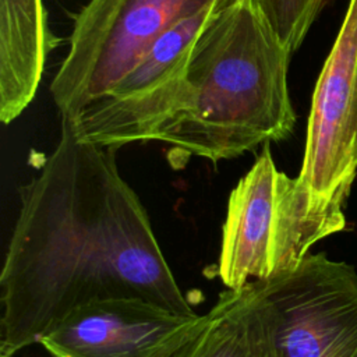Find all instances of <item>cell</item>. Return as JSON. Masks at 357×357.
Returning a JSON list of instances; mask_svg holds the SVG:
<instances>
[{
	"label": "cell",
	"mask_w": 357,
	"mask_h": 357,
	"mask_svg": "<svg viewBox=\"0 0 357 357\" xmlns=\"http://www.w3.org/2000/svg\"><path fill=\"white\" fill-rule=\"evenodd\" d=\"M54 38L42 0H0V120L14 121L33 100Z\"/></svg>",
	"instance_id": "cell-8"
},
{
	"label": "cell",
	"mask_w": 357,
	"mask_h": 357,
	"mask_svg": "<svg viewBox=\"0 0 357 357\" xmlns=\"http://www.w3.org/2000/svg\"><path fill=\"white\" fill-rule=\"evenodd\" d=\"M237 0H89L75 15L70 49L50 82L60 116L107 95L170 28Z\"/></svg>",
	"instance_id": "cell-4"
},
{
	"label": "cell",
	"mask_w": 357,
	"mask_h": 357,
	"mask_svg": "<svg viewBox=\"0 0 357 357\" xmlns=\"http://www.w3.org/2000/svg\"><path fill=\"white\" fill-rule=\"evenodd\" d=\"M344 229V209L315 206L265 144L230 191L216 273L226 289H243L293 268L315 243Z\"/></svg>",
	"instance_id": "cell-3"
},
{
	"label": "cell",
	"mask_w": 357,
	"mask_h": 357,
	"mask_svg": "<svg viewBox=\"0 0 357 357\" xmlns=\"http://www.w3.org/2000/svg\"><path fill=\"white\" fill-rule=\"evenodd\" d=\"M204 319L142 297L100 298L68 312L39 344L52 357H173Z\"/></svg>",
	"instance_id": "cell-7"
},
{
	"label": "cell",
	"mask_w": 357,
	"mask_h": 357,
	"mask_svg": "<svg viewBox=\"0 0 357 357\" xmlns=\"http://www.w3.org/2000/svg\"><path fill=\"white\" fill-rule=\"evenodd\" d=\"M173 357H272L271 336L255 282L223 290L201 328Z\"/></svg>",
	"instance_id": "cell-9"
},
{
	"label": "cell",
	"mask_w": 357,
	"mask_h": 357,
	"mask_svg": "<svg viewBox=\"0 0 357 357\" xmlns=\"http://www.w3.org/2000/svg\"><path fill=\"white\" fill-rule=\"evenodd\" d=\"M357 172V0H350L315 89L300 187L312 204L344 209Z\"/></svg>",
	"instance_id": "cell-6"
},
{
	"label": "cell",
	"mask_w": 357,
	"mask_h": 357,
	"mask_svg": "<svg viewBox=\"0 0 357 357\" xmlns=\"http://www.w3.org/2000/svg\"><path fill=\"white\" fill-rule=\"evenodd\" d=\"M226 6L229 4L201 11L166 31L138 60V63L113 86V89L102 98H137L166 85L184 70L191 47L201 29L219 10Z\"/></svg>",
	"instance_id": "cell-10"
},
{
	"label": "cell",
	"mask_w": 357,
	"mask_h": 357,
	"mask_svg": "<svg viewBox=\"0 0 357 357\" xmlns=\"http://www.w3.org/2000/svg\"><path fill=\"white\" fill-rule=\"evenodd\" d=\"M60 138L20 208L0 272V357L39 343L73 310L142 297L197 314L181 291L114 148L84 141L60 116Z\"/></svg>",
	"instance_id": "cell-1"
},
{
	"label": "cell",
	"mask_w": 357,
	"mask_h": 357,
	"mask_svg": "<svg viewBox=\"0 0 357 357\" xmlns=\"http://www.w3.org/2000/svg\"><path fill=\"white\" fill-rule=\"evenodd\" d=\"M266 25L293 54L304 42L326 0H254Z\"/></svg>",
	"instance_id": "cell-11"
},
{
	"label": "cell",
	"mask_w": 357,
	"mask_h": 357,
	"mask_svg": "<svg viewBox=\"0 0 357 357\" xmlns=\"http://www.w3.org/2000/svg\"><path fill=\"white\" fill-rule=\"evenodd\" d=\"M272 357H357V272L325 252L254 280Z\"/></svg>",
	"instance_id": "cell-5"
},
{
	"label": "cell",
	"mask_w": 357,
	"mask_h": 357,
	"mask_svg": "<svg viewBox=\"0 0 357 357\" xmlns=\"http://www.w3.org/2000/svg\"><path fill=\"white\" fill-rule=\"evenodd\" d=\"M291 54L254 0L219 10L197 36L184 70L162 88L110 109L117 139L160 141L180 156L236 159L291 135Z\"/></svg>",
	"instance_id": "cell-2"
}]
</instances>
